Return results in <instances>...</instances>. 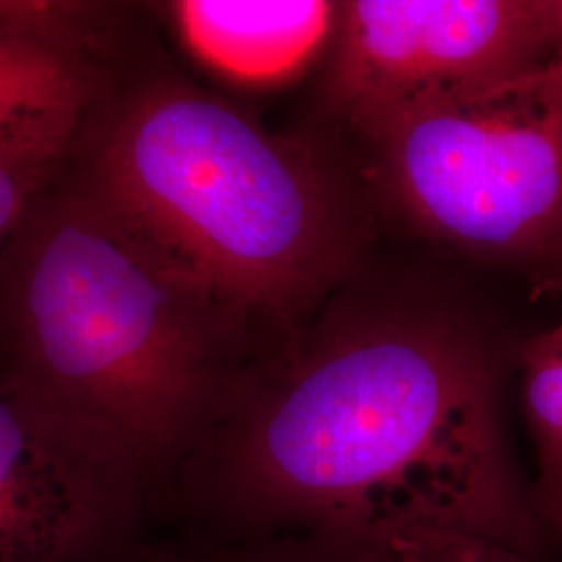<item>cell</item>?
Here are the masks:
<instances>
[{
  "mask_svg": "<svg viewBox=\"0 0 562 562\" xmlns=\"http://www.w3.org/2000/svg\"><path fill=\"white\" fill-rule=\"evenodd\" d=\"M561 327H562V323H561Z\"/></svg>",
  "mask_w": 562,
  "mask_h": 562,
  "instance_id": "14",
  "label": "cell"
},
{
  "mask_svg": "<svg viewBox=\"0 0 562 562\" xmlns=\"http://www.w3.org/2000/svg\"><path fill=\"white\" fill-rule=\"evenodd\" d=\"M540 15L550 57L562 63V0H540Z\"/></svg>",
  "mask_w": 562,
  "mask_h": 562,
  "instance_id": "12",
  "label": "cell"
},
{
  "mask_svg": "<svg viewBox=\"0 0 562 562\" xmlns=\"http://www.w3.org/2000/svg\"><path fill=\"white\" fill-rule=\"evenodd\" d=\"M387 562H536L503 543L457 531H408L383 540Z\"/></svg>",
  "mask_w": 562,
  "mask_h": 562,
  "instance_id": "10",
  "label": "cell"
},
{
  "mask_svg": "<svg viewBox=\"0 0 562 562\" xmlns=\"http://www.w3.org/2000/svg\"><path fill=\"white\" fill-rule=\"evenodd\" d=\"M217 308L92 192L27 236L0 390L71 457L144 494L215 401Z\"/></svg>",
  "mask_w": 562,
  "mask_h": 562,
  "instance_id": "2",
  "label": "cell"
},
{
  "mask_svg": "<svg viewBox=\"0 0 562 562\" xmlns=\"http://www.w3.org/2000/svg\"><path fill=\"white\" fill-rule=\"evenodd\" d=\"M140 496L65 452L0 390V562L104 561Z\"/></svg>",
  "mask_w": 562,
  "mask_h": 562,
  "instance_id": "6",
  "label": "cell"
},
{
  "mask_svg": "<svg viewBox=\"0 0 562 562\" xmlns=\"http://www.w3.org/2000/svg\"><path fill=\"white\" fill-rule=\"evenodd\" d=\"M215 477L244 521L375 548L457 531L536 561L548 527L506 452L494 364L419 317L362 323L296 362L227 429Z\"/></svg>",
  "mask_w": 562,
  "mask_h": 562,
  "instance_id": "1",
  "label": "cell"
},
{
  "mask_svg": "<svg viewBox=\"0 0 562 562\" xmlns=\"http://www.w3.org/2000/svg\"><path fill=\"white\" fill-rule=\"evenodd\" d=\"M32 176L38 173L0 159V244L9 240L21 223Z\"/></svg>",
  "mask_w": 562,
  "mask_h": 562,
  "instance_id": "11",
  "label": "cell"
},
{
  "mask_svg": "<svg viewBox=\"0 0 562 562\" xmlns=\"http://www.w3.org/2000/svg\"><path fill=\"white\" fill-rule=\"evenodd\" d=\"M522 406L538 454L536 506L548 527L562 519V327L522 348Z\"/></svg>",
  "mask_w": 562,
  "mask_h": 562,
  "instance_id": "9",
  "label": "cell"
},
{
  "mask_svg": "<svg viewBox=\"0 0 562 562\" xmlns=\"http://www.w3.org/2000/svg\"><path fill=\"white\" fill-rule=\"evenodd\" d=\"M94 194L215 306L292 308L344 252L338 202L313 157L186 86H155L123 111Z\"/></svg>",
  "mask_w": 562,
  "mask_h": 562,
  "instance_id": "3",
  "label": "cell"
},
{
  "mask_svg": "<svg viewBox=\"0 0 562 562\" xmlns=\"http://www.w3.org/2000/svg\"><path fill=\"white\" fill-rule=\"evenodd\" d=\"M359 130L427 234L562 283V63L406 102Z\"/></svg>",
  "mask_w": 562,
  "mask_h": 562,
  "instance_id": "4",
  "label": "cell"
},
{
  "mask_svg": "<svg viewBox=\"0 0 562 562\" xmlns=\"http://www.w3.org/2000/svg\"><path fill=\"white\" fill-rule=\"evenodd\" d=\"M557 529H559V531L562 533V519L561 521L557 522Z\"/></svg>",
  "mask_w": 562,
  "mask_h": 562,
  "instance_id": "13",
  "label": "cell"
},
{
  "mask_svg": "<svg viewBox=\"0 0 562 562\" xmlns=\"http://www.w3.org/2000/svg\"><path fill=\"white\" fill-rule=\"evenodd\" d=\"M327 92L362 127L425 97L490 88L548 65L540 0L338 4Z\"/></svg>",
  "mask_w": 562,
  "mask_h": 562,
  "instance_id": "5",
  "label": "cell"
},
{
  "mask_svg": "<svg viewBox=\"0 0 562 562\" xmlns=\"http://www.w3.org/2000/svg\"><path fill=\"white\" fill-rule=\"evenodd\" d=\"M171 13L181 38L227 80L267 86L308 65L336 30L338 4L323 0H183Z\"/></svg>",
  "mask_w": 562,
  "mask_h": 562,
  "instance_id": "8",
  "label": "cell"
},
{
  "mask_svg": "<svg viewBox=\"0 0 562 562\" xmlns=\"http://www.w3.org/2000/svg\"><path fill=\"white\" fill-rule=\"evenodd\" d=\"M53 4L0 2V159L41 173L76 134L92 76Z\"/></svg>",
  "mask_w": 562,
  "mask_h": 562,
  "instance_id": "7",
  "label": "cell"
}]
</instances>
